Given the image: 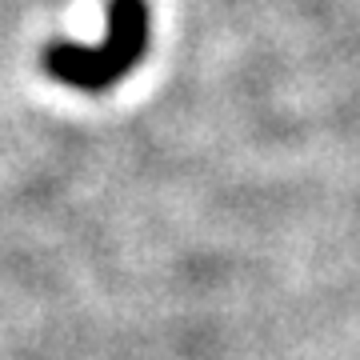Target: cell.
<instances>
[{"label": "cell", "instance_id": "6da1fadb", "mask_svg": "<svg viewBox=\"0 0 360 360\" xmlns=\"http://www.w3.org/2000/svg\"><path fill=\"white\" fill-rule=\"evenodd\" d=\"M108 37L104 44H72L56 40L40 52V65L52 80L77 92H104L120 84L141 65L148 49V4L144 0H108Z\"/></svg>", "mask_w": 360, "mask_h": 360}]
</instances>
